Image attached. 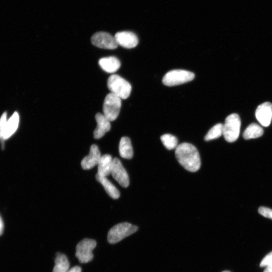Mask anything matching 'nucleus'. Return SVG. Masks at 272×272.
I'll return each instance as SVG.
<instances>
[{
    "label": "nucleus",
    "instance_id": "12",
    "mask_svg": "<svg viewBox=\"0 0 272 272\" xmlns=\"http://www.w3.org/2000/svg\"><path fill=\"white\" fill-rule=\"evenodd\" d=\"M101 157L100 151L96 145H92L88 156L85 157L81 161V166L84 170H89L98 165Z\"/></svg>",
    "mask_w": 272,
    "mask_h": 272
},
{
    "label": "nucleus",
    "instance_id": "13",
    "mask_svg": "<svg viewBox=\"0 0 272 272\" xmlns=\"http://www.w3.org/2000/svg\"><path fill=\"white\" fill-rule=\"evenodd\" d=\"M97 127L94 131V138L99 139L104 135L105 133L111 128L110 121L103 114L97 113L95 115Z\"/></svg>",
    "mask_w": 272,
    "mask_h": 272
},
{
    "label": "nucleus",
    "instance_id": "18",
    "mask_svg": "<svg viewBox=\"0 0 272 272\" xmlns=\"http://www.w3.org/2000/svg\"><path fill=\"white\" fill-rule=\"evenodd\" d=\"M19 122V116L15 112L7 121L4 135V140L8 139L16 131Z\"/></svg>",
    "mask_w": 272,
    "mask_h": 272
},
{
    "label": "nucleus",
    "instance_id": "24",
    "mask_svg": "<svg viewBox=\"0 0 272 272\" xmlns=\"http://www.w3.org/2000/svg\"><path fill=\"white\" fill-rule=\"evenodd\" d=\"M258 212L263 217L272 220V209L264 207H260L258 209Z\"/></svg>",
    "mask_w": 272,
    "mask_h": 272
},
{
    "label": "nucleus",
    "instance_id": "5",
    "mask_svg": "<svg viewBox=\"0 0 272 272\" xmlns=\"http://www.w3.org/2000/svg\"><path fill=\"white\" fill-rule=\"evenodd\" d=\"M194 74L184 70H173L167 72L163 77L162 83L167 86L181 85L192 81Z\"/></svg>",
    "mask_w": 272,
    "mask_h": 272
},
{
    "label": "nucleus",
    "instance_id": "19",
    "mask_svg": "<svg viewBox=\"0 0 272 272\" xmlns=\"http://www.w3.org/2000/svg\"><path fill=\"white\" fill-rule=\"evenodd\" d=\"M55 265L52 272H67L70 268V262L64 254L57 252L54 260Z\"/></svg>",
    "mask_w": 272,
    "mask_h": 272
},
{
    "label": "nucleus",
    "instance_id": "21",
    "mask_svg": "<svg viewBox=\"0 0 272 272\" xmlns=\"http://www.w3.org/2000/svg\"><path fill=\"white\" fill-rule=\"evenodd\" d=\"M223 133V124L217 123L213 126L208 132L205 137L206 141H209L217 139L221 137Z\"/></svg>",
    "mask_w": 272,
    "mask_h": 272
},
{
    "label": "nucleus",
    "instance_id": "25",
    "mask_svg": "<svg viewBox=\"0 0 272 272\" xmlns=\"http://www.w3.org/2000/svg\"><path fill=\"white\" fill-rule=\"evenodd\" d=\"M272 264V251L266 254L260 263V267L267 266Z\"/></svg>",
    "mask_w": 272,
    "mask_h": 272
},
{
    "label": "nucleus",
    "instance_id": "27",
    "mask_svg": "<svg viewBox=\"0 0 272 272\" xmlns=\"http://www.w3.org/2000/svg\"><path fill=\"white\" fill-rule=\"evenodd\" d=\"M4 225L2 218L0 217V235H1L3 232Z\"/></svg>",
    "mask_w": 272,
    "mask_h": 272
},
{
    "label": "nucleus",
    "instance_id": "23",
    "mask_svg": "<svg viewBox=\"0 0 272 272\" xmlns=\"http://www.w3.org/2000/svg\"><path fill=\"white\" fill-rule=\"evenodd\" d=\"M7 122V113L5 112L0 118V139L2 142L4 141V135Z\"/></svg>",
    "mask_w": 272,
    "mask_h": 272
},
{
    "label": "nucleus",
    "instance_id": "29",
    "mask_svg": "<svg viewBox=\"0 0 272 272\" xmlns=\"http://www.w3.org/2000/svg\"><path fill=\"white\" fill-rule=\"evenodd\" d=\"M222 272H231L230 271H228V270H225V271H223Z\"/></svg>",
    "mask_w": 272,
    "mask_h": 272
},
{
    "label": "nucleus",
    "instance_id": "8",
    "mask_svg": "<svg viewBox=\"0 0 272 272\" xmlns=\"http://www.w3.org/2000/svg\"><path fill=\"white\" fill-rule=\"evenodd\" d=\"M91 40L93 45L100 48L114 49L118 46L114 36L106 32L95 33L92 36Z\"/></svg>",
    "mask_w": 272,
    "mask_h": 272
},
{
    "label": "nucleus",
    "instance_id": "26",
    "mask_svg": "<svg viewBox=\"0 0 272 272\" xmlns=\"http://www.w3.org/2000/svg\"><path fill=\"white\" fill-rule=\"evenodd\" d=\"M67 272H81V268L79 266H75L69 269Z\"/></svg>",
    "mask_w": 272,
    "mask_h": 272
},
{
    "label": "nucleus",
    "instance_id": "28",
    "mask_svg": "<svg viewBox=\"0 0 272 272\" xmlns=\"http://www.w3.org/2000/svg\"><path fill=\"white\" fill-rule=\"evenodd\" d=\"M263 272H272V264L266 266Z\"/></svg>",
    "mask_w": 272,
    "mask_h": 272
},
{
    "label": "nucleus",
    "instance_id": "10",
    "mask_svg": "<svg viewBox=\"0 0 272 272\" xmlns=\"http://www.w3.org/2000/svg\"><path fill=\"white\" fill-rule=\"evenodd\" d=\"M255 117L263 126H268L272 119V104L265 102L259 105L255 111Z\"/></svg>",
    "mask_w": 272,
    "mask_h": 272
},
{
    "label": "nucleus",
    "instance_id": "11",
    "mask_svg": "<svg viewBox=\"0 0 272 272\" xmlns=\"http://www.w3.org/2000/svg\"><path fill=\"white\" fill-rule=\"evenodd\" d=\"M114 37L118 45L126 48L135 47L139 42L137 35L130 31L118 32Z\"/></svg>",
    "mask_w": 272,
    "mask_h": 272
},
{
    "label": "nucleus",
    "instance_id": "9",
    "mask_svg": "<svg viewBox=\"0 0 272 272\" xmlns=\"http://www.w3.org/2000/svg\"><path fill=\"white\" fill-rule=\"evenodd\" d=\"M111 174L121 186L127 187L128 186L129 180L128 174L120 161L117 158L113 159Z\"/></svg>",
    "mask_w": 272,
    "mask_h": 272
},
{
    "label": "nucleus",
    "instance_id": "20",
    "mask_svg": "<svg viewBox=\"0 0 272 272\" xmlns=\"http://www.w3.org/2000/svg\"><path fill=\"white\" fill-rule=\"evenodd\" d=\"M263 133V130L258 124L253 123L248 125L243 133V137L245 140L255 139L261 137Z\"/></svg>",
    "mask_w": 272,
    "mask_h": 272
},
{
    "label": "nucleus",
    "instance_id": "14",
    "mask_svg": "<svg viewBox=\"0 0 272 272\" xmlns=\"http://www.w3.org/2000/svg\"><path fill=\"white\" fill-rule=\"evenodd\" d=\"M98 63L101 69L108 73L116 72L121 64L119 60L115 56L101 58L99 59Z\"/></svg>",
    "mask_w": 272,
    "mask_h": 272
},
{
    "label": "nucleus",
    "instance_id": "2",
    "mask_svg": "<svg viewBox=\"0 0 272 272\" xmlns=\"http://www.w3.org/2000/svg\"><path fill=\"white\" fill-rule=\"evenodd\" d=\"M107 87L112 93L121 99L127 98L131 91V85L119 75L113 74L107 80Z\"/></svg>",
    "mask_w": 272,
    "mask_h": 272
},
{
    "label": "nucleus",
    "instance_id": "1",
    "mask_svg": "<svg viewBox=\"0 0 272 272\" xmlns=\"http://www.w3.org/2000/svg\"><path fill=\"white\" fill-rule=\"evenodd\" d=\"M175 154L178 162L186 170L194 172L199 169V154L193 145L187 143H181L176 148Z\"/></svg>",
    "mask_w": 272,
    "mask_h": 272
},
{
    "label": "nucleus",
    "instance_id": "6",
    "mask_svg": "<svg viewBox=\"0 0 272 272\" xmlns=\"http://www.w3.org/2000/svg\"><path fill=\"white\" fill-rule=\"evenodd\" d=\"M121 98L110 93L104 100L103 105V114L110 121L115 120L118 117L121 106Z\"/></svg>",
    "mask_w": 272,
    "mask_h": 272
},
{
    "label": "nucleus",
    "instance_id": "3",
    "mask_svg": "<svg viewBox=\"0 0 272 272\" xmlns=\"http://www.w3.org/2000/svg\"><path fill=\"white\" fill-rule=\"evenodd\" d=\"M138 230L137 226L124 222L112 227L108 231L107 240L110 244L116 243L123 238L135 233Z\"/></svg>",
    "mask_w": 272,
    "mask_h": 272
},
{
    "label": "nucleus",
    "instance_id": "22",
    "mask_svg": "<svg viewBox=\"0 0 272 272\" xmlns=\"http://www.w3.org/2000/svg\"><path fill=\"white\" fill-rule=\"evenodd\" d=\"M163 145L168 150L176 149L177 147L178 140L177 138L170 134H164L161 138Z\"/></svg>",
    "mask_w": 272,
    "mask_h": 272
},
{
    "label": "nucleus",
    "instance_id": "15",
    "mask_svg": "<svg viewBox=\"0 0 272 272\" xmlns=\"http://www.w3.org/2000/svg\"><path fill=\"white\" fill-rule=\"evenodd\" d=\"M113 159L111 155L105 154L101 156L98 164V174L107 177L111 174Z\"/></svg>",
    "mask_w": 272,
    "mask_h": 272
},
{
    "label": "nucleus",
    "instance_id": "16",
    "mask_svg": "<svg viewBox=\"0 0 272 272\" xmlns=\"http://www.w3.org/2000/svg\"><path fill=\"white\" fill-rule=\"evenodd\" d=\"M96 180L104 187L107 194L113 199H117L120 196V193L116 187L107 178L98 173L96 175Z\"/></svg>",
    "mask_w": 272,
    "mask_h": 272
},
{
    "label": "nucleus",
    "instance_id": "4",
    "mask_svg": "<svg viewBox=\"0 0 272 272\" xmlns=\"http://www.w3.org/2000/svg\"><path fill=\"white\" fill-rule=\"evenodd\" d=\"M241 126L239 116L232 113L228 116L223 124V133L226 141L229 143L235 142L238 138Z\"/></svg>",
    "mask_w": 272,
    "mask_h": 272
},
{
    "label": "nucleus",
    "instance_id": "7",
    "mask_svg": "<svg viewBox=\"0 0 272 272\" xmlns=\"http://www.w3.org/2000/svg\"><path fill=\"white\" fill-rule=\"evenodd\" d=\"M95 240L85 238L81 240L76 246V256L81 263L91 261L93 258L92 250L96 246Z\"/></svg>",
    "mask_w": 272,
    "mask_h": 272
},
{
    "label": "nucleus",
    "instance_id": "17",
    "mask_svg": "<svg viewBox=\"0 0 272 272\" xmlns=\"http://www.w3.org/2000/svg\"><path fill=\"white\" fill-rule=\"evenodd\" d=\"M120 156L124 159H130L133 156V149L130 139L126 137L121 138L119 145Z\"/></svg>",
    "mask_w": 272,
    "mask_h": 272
}]
</instances>
